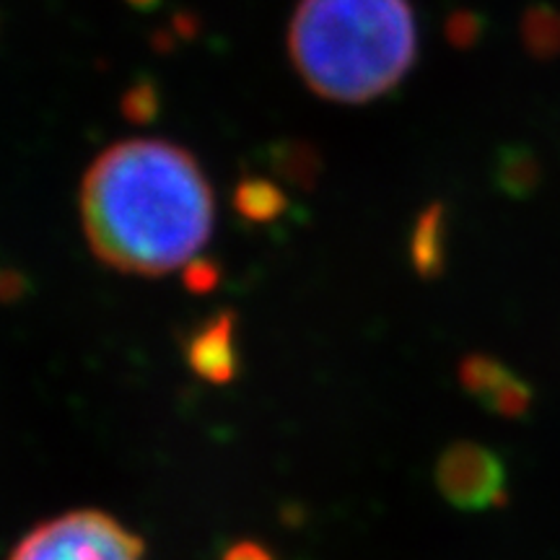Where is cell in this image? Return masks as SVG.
<instances>
[{
	"instance_id": "6da1fadb",
	"label": "cell",
	"mask_w": 560,
	"mask_h": 560,
	"mask_svg": "<svg viewBox=\"0 0 560 560\" xmlns=\"http://www.w3.org/2000/svg\"><path fill=\"white\" fill-rule=\"evenodd\" d=\"M81 219L96 260L125 276L159 278L206 247L215 202L190 151L166 140H125L83 177Z\"/></svg>"
},
{
	"instance_id": "7a4b0ae2",
	"label": "cell",
	"mask_w": 560,
	"mask_h": 560,
	"mask_svg": "<svg viewBox=\"0 0 560 560\" xmlns=\"http://www.w3.org/2000/svg\"><path fill=\"white\" fill-rule=\"evenodd\" d=\"M289 52L322 100L366 104L395 89L416 62V16L408 0H301Z\"/></svg>"
},
{
	"instance_id": "3957f363",
	"label": "cell",
	"mask_w": 560,
	"mask_h": 560,
	"mask_svg": "<svg viewBox=\"0 0 560 560\" xmlns=\"http://www.w3.org/2000/svg\"><path fill=\"white\" fill-rule=\"evenodd\" d=\"M143 537L104 511H70L30 532L11 560H143Z\"/></svg>"
},
{
	"instance_id": "277c9868",
	"label": "cell",
	"mask_w": 560,
	"mask_h": 560,
	"mask_svg": "<svg viewBox=\"0 0 560 560\" xmlns=\"http://www.w3.org/2000/svg\"><path fill=\"white\" fill-rule=\"evenodd\" d=\"M436 488L446 503L467 514L503 509L509 503V472L503 459L475 441H454L436 462Z\"/></svg>"
},
{
	"instance_id": "5b68a950",
	"label": "cell",
	"mask_w": 560,
	"mask_h": 560,
	"mask_svg": "<svg viewBox=\"0 0 560 560\" xmlns=\"http://www.w3.org/2000/svg\"><path fill=\"white\" fill-rule=\"evenodd\" d=\"M459 384L472 400L501 418H524L535 400L527 382L488 353H472L459 363Z\"/></svg>"
},
{
	"instance_id": "8992f818",
	"label": "cell",
	"mask_w": 560,
	"mask_h": 560,
	"mask_svg": "<svg viewBox=\"0 0 560 560\" xmlns=\"http://www.w3.org/2000/svg\"><path fill=\"white\" fill-rule=\"evenodd\" d=\"M185 361L198 380L208 384H231L240 374L242 359L236 348V314L221 310L213 317L200 322L187 335Z\"/></svg>"
},
{
	"instance_id": "52a82bcc",
	"label": "cell",
	"mask_w": 560,
	"mask_h": 560,
	"mask_svg": "<svg viewBox=\"0 0 560 560\" xmlns=\"http://www.w3.org/2000/svg\"><path fill=\"white\" fill-rule=\"evenodd\" d=\"M265 166L280 182L304 192L317 190L322 172H325V161L317 145L301 138H280L265 145Z\"/></svg>"
},
{
	"instance_id": "ba28073f",
	"label": "cell",
	"mask_w": 560,
	"mask_h": 560,
	"mask_svg": "<svg viewBox=\"0 0 560 560\" xmlns=\"http://www.w3.org/2000/svg\"><path fill=\"white\" fill-rule=\"evenodd\" d=\"M446 208L431 202L420 210L410 234V262L412 270L423 280H436L446 270Z\"/></svg>"
},
{
	"instance_id": "9c48e42d",
	"label": "cell",
	"mask_w": 560,
	"mask_h": 560,
	"mask_svg": "<svg viewBox=\"0 0 560 560\" xmlns=\"http://www.w3.org/2000/svg\"><path fill=\"white\" fill-rule=\"evenodd\" d=\"M231 200H234L236 213L247 223H257V226L278 221L291 208L289 192L278 182L260 177V174H247V177L236 182L234 198Z\"/></svg>"
},
{
	"instance_id": "30bf717a",
	"label": "cell",
	"mask_w": 560,
	"mask_h": 560,
	"mask_svg": "<svg viewBox=\"0 0 560 560\" xmlns=\"http://www.w3.org/2000/svg\"><path fill=\"white\" fill-rule=\"evenodd\" d=\"M520 37L524 50L535 60H552L560 55V11L537 3L524 11L520 21Z\"/></svg>"
},
{
	"instance_id": "8fae6325",
	"label": "cell",
	"mask_w": 560,
	"mask_h": 560,
	"mask_svg": "<svg viewBox=\"0 0 560 560\" xmlns=\"http://www.w3.org/2000/svg\"><path fill=\"white\" fill-rule=\"evenodd\" d=\"M540 182V164L522 145H509L499 151L495 159V185L511 198H527L537 190Z\"/></svg>"
},
{
	"instance_id": "7c38bea8",
	"label": "cell",
	"mask_w": 560,
	"mask_h": 560,
	"mask_svg": "<svg viewBox=\"0 0 560 560\" xmlns=\"http://www.w3.org/2000/svg\"><path fill=\"white\" fill-rule=\"evenodd\" d=\"M122 117L132 125H151L161 115V91L151 75H140L132 86L122 94L120 102Z\"/></svg>"
},
{
	"instance_id": "4fadbf2b",
	"label": "cell",
	"mask_w": 560,
	"mask_h": 560,
	"mask_svg": "<svg viewBox=\"0 0 560 560\" xmlns=\"http://www.w3.org/2000/svg\"><path fill=\"white\" fill-rule=\"evenodd\" d=\"M482 30H486V21L482 16H478L475 11H454L450 13V19H446V42H450L452 47H457V50H470L475 47L482 37Z\"/></svg>"
},
{
	"instance_id": "5bb4252c",
	"label": "cell",
	"mask_w": 560,
	"mask_h": 560,
	"mask_svg": "<svg viewBox=\"0 0 560 560\" xmlns=\"http://www.w3.org/2000/svg\"><path fill=\"white\" fill-rule=\"evenodd\" d=\"M182 278H185V285L192 293H208L219 285L221 268L213 260H208V257H192V260L185 265Z\"/></svg>"
},
{
	"instance_id": "9a60e30c",
	"label": "cell",
	"mask_w": 560,
	"mask_h": 560,
	"mask_svg": "<svg viewBox=\"0 0 560 560\" xmlns=\"http://www.w3.org/2000/svg\"><path fill=\"white\" fill-rule=\"evenodd\" d=\"M30 291V278L24 272L13 268H0V304H16Z\"/></svg>"
},
{
	"instance_id": "2e32d148",
	"label": "cell",
	"mask_w": 560,
	"mask_h": 560,
	"mask_svg": "<svg viewBox=\"0 0 560 560\" xmlns=\"http://www.w3.org/2000/svg\"><path fill=\"white\" fill-rule=\"evenodd\" d=\"M223 560H276V558H272V552L265 548V545L255 540H242L231 545Z\"/></svg>"
},
{
	"instance_id": "e0dca14e",
	"label": "cell",
	"mask_w": 560,
	"mask_h": 560,
	"mask_svg": "<svg viewBox=\"0 0 560 560\" xmlns=\"http://www.w3.org/2000/svg\"><path fill=\"white\" fill-rule=\"evenodd\" d=\"M172 32L177 34L179 39H195V37H198V32H200V19L195 16V13H190V11L174 13Z\"/></svg>"
},
{
	"instance_id": "ac0fdd59",
	"label": "cell",
	"mask_w": 560,
	"mask_h": 560,
	"mask_svg": "<svg viewBox=\"0 0 560 560\" xmlns=\"http://www.w3.org/2000/svg\"><path fill=\"white\" fill-rule=\"evenodd\" d=\"M153 47H156V50H161V52L172 50L174 37H172V34H166V32H156V34H153Z\"/></svg>"
},
{
	"instance_id": "d6986e66",
	"label": "cell",
	"mask_w": 560,
	"mask_h": 560,
	"mask_svg": "<svg viewBox=\"0 0 560 560\" xmlns=\"http://www.w3.org/2000/svg\"><path fill=\"white\" fill-rule=\"evenodd\" d=\"M125 3L132 5L138 11H156L161 5V0H125Z\"/></svg>"
}]
</instances>
